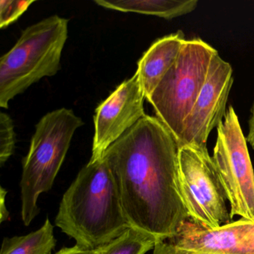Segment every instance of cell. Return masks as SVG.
<instances>
[{
    "mask_svg": "<svg viewBox=\"0 0 254 254\" xmlns=\"http://www.w3.org/2000/svg\"><path fill=\"white\" fill-rule=\"evenodd\" d=\"M145 99L136 72L96 108L90 160L102 158L112 144L146 115L144 110Z\"/></svg>",
    "mask_w": 254,
    "mask_h": 254,
    "instance_id": "9",
    "label": "cell"
},
{
    "mask_svg": "<svg viewBox=\"0 0 254 254\" xmlns=\"http://www.w3.org/2000/svg\"><path fill=\"white\" fill-rule=\"evenodd\" d=\"M153 254H206L189 252L178 248L170 241H158L154 245Z\"/></svg>",
    "mask_w": 254,
    "mask_h": 254,
    "instance_id": "17",
    "label": "cell"
},
{
    "mask_svg": "<svg viewBox=\"0 0 254 254\" xmlns=\"http://www.w3.org/2000/svg\"><path fill=\"white\" fill-rule=\"evenodd\" d=\"M233 82L232 66L217 53L211 62L204 85L184 123L179 148H206L209 133L224 118Z\"/></svg>",
    "mask_w": 254,
    "mask_h": 254,
    "instance_id": "8",
    "label": "cell"
},
{
    "mask_svg": "<svg viewBox=\"0 0 254 254\" xmlns=\"http://www.w3.org/2000/svg\"><path fill=\"white\" fill-rule=\"evenodd\" d=\"M69 20L47 17L23 31L15 45L0 59V107L61 69L62 52L68 38Z\"/></svg>",
    "mask_w": 254,
    "mask_h": 254,
    "instance_id": "3",
    "label": "cell"
},
{
    "mask_svg": "<svg viewBox=\"0 0 254 254\" xmlns=\"http://www.w3.org/2000/svg\"><path fill=\"white\" fill-rule=\"evenodd\" d=\"M217 53L200 38L187 40L175 63L147 99L178 144Z\"/></svg>",
    "mask_w": 254,
    "mask_h": 254,
    "instance_id": "5",
    "label": "cell"
},
{
    "mask_svg": "<svg viewBox=\"0 0 254 254\" xmlns=\"http://www.w3.org/2000/svg\"><path fill=\"white\" fill-rule=\"evenodd\" d=\"M103 248H99L96 250L83 249L79 247L75 246L72 248H64L56 253V254H102Z\"/></svg>",
    "mask_w": 254,
    "mask_h": 254,
    "instance_id": "18",
    "label": "cell"
},
{
    "mask_svg": "<svg viewBox=\"0 0 254 254\" xmlns=\"http://www.w3.org/2000/svg\"><path fill=\"white\" fill-rule=\"evenodd\" d=\"M178 165L180 191L189 219L209 229L230 223L227 196L207 148L180 147Z\"/></svg>",
    "mask_w": 254,
    "mask_h": 254,
    "instance_id": "6",
    "label": "cell"
},
{
    "mask_svg": "<svg viewBox=\"0 0 254 254\" xmlns=\"http://www.w3.org/2000/svg\"><path fill=\"white\" fill-rule=\"evenodd\" d=\"M56 225L87 250L106 246L131 228L104 157L90 160L78 172L62 197Z\"/></svg>",
    "mask_w": 254,
    "mask_h": 254,
    "instance_id": "2",
    "label": "cell"
},
{
    "mask_svg": "<svg viewBox=\"0 0 254 254\" xmlns=\"http://www.w3.org/2000/svg\"><path fill=\"white\" fill-rule=\"evenodd\" d=\"M246 138L233 107L217 127L212 160L230 202V218L254 221V172Z\"/></svg>",
    "mask_w": 254,
    "mask_h": 254,
    "instance_id": "7",
    "label": "cell"
},
{
    "mask_svg": "<svg viewBox=\"0 0 254 254\" xmlns=\"http://www.w3.org/2000/svg\"><path fill=\"white\" fill-rule=\"evenodd\" d=\"M157 242L155 238L130 228L104 247L102 254H145L154 249Z\"/></svg>",
    "mask_w": 254,
    "mask_h": 254,
    "instance_id": "14",
    "label": "cell"
},
{
    "mask_svg": "<svg viewBox=\"0 0 254 254\" xmlns=\"http://www.w3.org/2000/svg\"><path fill=\"white\" fill-rule=\"evenodd\" d=\"M35 0L28 1H14V0H1L0 1V27H8L15 22L26 10L29 8Z\"/></svg>",
    "mask_w": 254,
    "mask_h": 254,
    "instance_id": "16",
    "label": "cell"
},
{
    "mask_svg": "<svg viewBox=\"0 0 254 254\" xmlns=\"http://www.w3.org/2000/svg\"><path fill=\"white\" fill-rule=\"evenodd\" d=\"M16 133L14 123L8 114H0V165L5 162L14 154L15 149Z\"/></svg>",
    "mask_w": 254,
    "mask_h": 254,
    "instance_id": "15",
    "label": "cell"
},
{
    "mask_svg": "<svg viewBox=\"0 0 254 254\" xmlns=\"http://www.w3.org/2000/svg\"><path fill=\"white\" fill-rule=\"evenodd\" d=\"M251 117L248 121L249 133L246 137V140L247 142H248L254 149V102L253 104L252 108H251Z\"/></svg>",
    "mask_w": 254,
    "mask_h": 254,
    "instance_id": "20",
    "label": "cell"
},
{
    "mask_svg": "<svg viewBox=\"0 0 254 254\" xmlns=\"http://www.w3.org/2000/svg\"><path fill=\"white\" fill-rule=\"evenodd\" d=\"M83 126L72 110L62 108L46 114L35 126L20 184L21 218L26 227L39 214L38 197L53 188L75 132Z\"/></svg>",
    "mask_w": 254,
    "mask_h": 254,
    "instance_id": "4",
    "label": "cell"
},
{
    "mask_svg": "<svg viewBox=\"0 0 254 254\" xmlns=\"http://www.w3.org/2000/svg\"><path fill=\"white\" fill-rule=\"evenodd\" d=\"M185 39L181 31L156 41L142 55L136 72L139 75L145 99H148L163 77L172 67Z\"/></svg>",
    "mask_w": 254,
    "mask_h": 254,
    "instance_id": "11",
    "label": "cell"
},
{
    "mask_svg": "<svg viewBox=\"0 0 254 254\" xmlns=\"http://www.w3.org/2000/svg\"><path fill=\"white\" fill-rule=\"evenodd\" d=\"M95 3L107 9L157 16L172 20L195 9L197 0H96Z\"/></svg>",
    "mask_w": 254,
    "mask_h": 254,
    "instance_id": "12",
    "label": "cell"
},
{
    "mask_svg": "<svg viewBox=\"0 0 254 254\" xmlns=\"http://www.w3.org/2000/svg\"><path fill=\"white\" fill-rule=\"evenodd\" d=\"M171 242L189 252L254 254V221L241 219L217 228H205L186 220Z\"/></svg>",
    "mask_w": 254,
    "mask_h": 254,
    "instance_id": "10",
    "label": "cell"
},
{
    "mask_svg": "<svg viewBox=\"0 0 254 254\" xmlns=\"http://www.w3.org/2000/svg\"><path fill=\"white\" fill-rule=\"evenodd\" d=\"M179 145L155 117L145 115L107 149L131 228L171 240L189 219L179 187Z\"/></svg>",
    "mask_w": 254,
    "mask_h": 254,
    "instance_id": "1",
    "label": "cell"
},
{
    "mask_svg": "<svg viewBox=\"0 0 254 254\" xmlns=\"http://www.w3.org/2000/svg\"><path fill=\"white\" fill-rule=\"evenodd\" d=\"M6 190H4L3 187L0 189V221L1 223L8 220L9 217V212L7 210L5 206V197H6Z\"/></svg>",
    "mask_w": 254,
    "mask_h": 254,
    "instance_id": "19",
    "label": "cell"
},
{
    "mask_svg": "<svg viewBox=\"0 0 254 254\" xmlns=\"http://www.w3.org/2000/svg\"><path fill=\"white\" fill-rule=\"evenodd\" d=\"M54 227L47 217L44 225L26 236L4 238L0 254H50L56 246Z\"/></svg>",
    "mask_w": 254,
    "mask_h": 254,
    "instance_id": "13",
    "label": "cell"
}]
</instances>
